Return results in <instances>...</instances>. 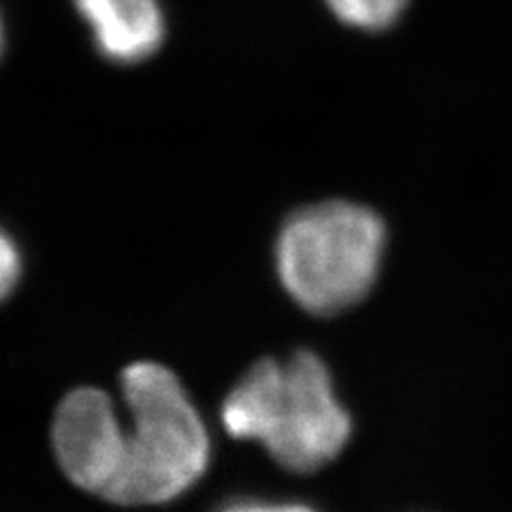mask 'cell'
<instances>
[{"label":"cell","instance_id":"1","mask_svg":"<svg viewBox=\"0 0 512 512\" xmlns=\"http://www.w3.org/2000/svg\"><path fill=\"white\" fill-rule=\"evenodd\" d=\"M222 423L233 438L256 440L293 472L323 468L352 431L327 365L310 350L254 363L224 399Z\"/></svg>","mask_w":512,"mask_h":512},{"label":"cell","instance_id":"2","mask_svg":"<svg viewBox=\"0 0 512 512\" xmlns=\"http://www.w3.org/2000/svg\"><path fill=\"white\" fill-rule=\"evenodd\" d=\"M124 472L114 504L150 506L180 498L205 474L210 436L186 389L165 365L139 361L122 372Z\"/></svg>","mask_w":512,"mask_h":512},{"label":"cell","instance_id":"3","mask_svg":"<svg viewBox=\"0 0 512 512\" xmlns=\"http://www.w3.org/2000/svg\"><path fill=\"white\" fill-rule=\"evenodd\" d=\"M384 224L370 207L327 201L288 218L276 244L278 276L303 310L340 314L372 291Z\"/></svg>","mask_w":512,"mask_h":512},{"label":"cell","instance_id":"4","mask_svg":"<svg viewBox=\"0 0 512 512\" xmlns=\"http://www.w3.org/2000/svg\"><path fill=\"white\" fill-rule=\"evenodd\" d=\"M54 453L73 485L114 502L124 472V423L101 389H75L52 425Z\"/></svg>","mask_w":512,"mask_h":512},{"label":"cell","instance_id":"5","mask_svg":"<svg viewBox=\"0 0 512 512\" xmlns=\"http://www.w3.org/2000/svg\"><path fill=\"white\" fill-rule=\"evenodd\" d=\"M90 26L96 50L116 64L150 58L165 39L158 0H73Z\"/></svg>","mask_w":512,"mask_h":512},{"label":"cell","instance_id":"6","mask_svg":"<svg viewBox=\"0 0 512 512\" xmlns=\"http://www.w3.org/2000/svg\"><path fill=\"white\" fill-rule=\"evenodd\" d=\"M327 5L350 26L382 30L389 28L402 15L408 0H327Z\"/></svg>","mask_w":512,"mask_h":512},{"label":"cell","instance_id":"7","mask_svg":"<svg viewBox=\"0 0 512 512\" xmlns=\"http://www.w3.org/2000/svg\"><path fill=\"white\" fill-rule=\"evenodd\" d=\"M22 276V254L13 237L0 229V301H5Z\"/></svg>","mask_w":512,"mask_h":512},{"label":"cell","instance_id":"8","mask_svg":"<svg viewBox=\"0 0 512 512\" xmlns=\"http://www.w3.org/2000/svg\"><path fill=\"white\" fill-rule=\"evenodd\" d=\"M218 512H314V510L308 506H301V504H271V502L242 500V502L227 504Z\"/></svg>","mask_w":512,"mask_h":512},{"label":"cell","instance_id":"9","mask_svg":"<svg viewBox=\"0 0 512 512\" xmlns=\"http://www.w3.org/2000/svg\"><path fill=\"white\" fill-rule=\"evenodd\" d=\"M0 50H3V22H0Z\"/></svg>","mask_w":512,"mask_h":512}]
</instances>
